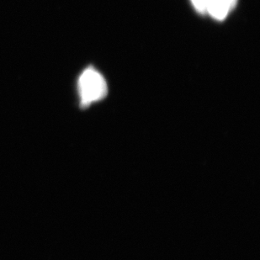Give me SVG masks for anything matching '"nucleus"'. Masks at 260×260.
<instances>
[{
	"instance_id": "nucleus-1",
	"label": "nucleus",
	"mask_w": 260,
	"mask_h": 260,
	"mask_svg": "<svg viewBox=\"0 0 260 260\" xmlns=\"http://www.w3.org/2000/svg\"><path fill=\"white\" fill-rule=\"evenodd\" d=\"M80 106L87 108L103 100L108 93V86L103 75L93 67H88L80 74L78 82Z\"/></svg>"
},
{
	"instance_id": "nucleus-2",
	"label": "nucleus",
	"mask_w": 260,
	"mask_h": 260,
	"mask_svg": "<svg viewBox=\"0 0 260 260\" xmlns=\"http://www.w3.org/2000/svg\"><path fill=\"white\" fill-rule=\"evenodd\" d=\"M238 0H211L206 14H209L215 20H225L228 15L234 10Z\"/></svg>"
},
{
	"instance_id": "nucleus-3",
	"label": "nucleus",
	"mask_w": 260,
	"mask_h": 260,
	"mask_svg": "<svg viewBox=\"0 0 260 260\" xmlns=\"http://www.w3.org/2000/svg\"><path fill=\"white\" fill-rule=\"evenodd\" d=\"M191 2L197 12L200 14H206L207 8L211 0H191Z\"/></svg>"
}]
</instances>
